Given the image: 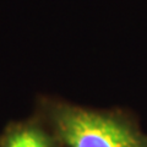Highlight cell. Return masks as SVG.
Masks as SVG:
<instances>
[{
  "mask_svg": "<svg viewBox=\"0 0 147 147\" xmlns=\"http://www.w3.org/2000/svg\"><path fill=\"white\" fill-rule=\"evenodd\" d=\"M36 114L63 147H147L139 119L123 108L96 109L55 97H40Z\"/></svg>",
  "mask_w": 147,
  "mask_h": 147,
  "instance_id": "cell-1",
  "label": "cell"
},
{
  "mask_svg": "<svg viewBox=\"0 0 147 147\" xmlns=\"http://www.w3.org/2000/svg\"><path fill=\"white\" fill-rule=\"evenodd\" d=\"M0 147H63L58 137L37 114L11 121L0 134Z\"/></svg>",
  "mask_w": 147,
  "mask_h": 147,
  "instance_id": "cell-2",
  "label": "cell"
}]
</instances>
